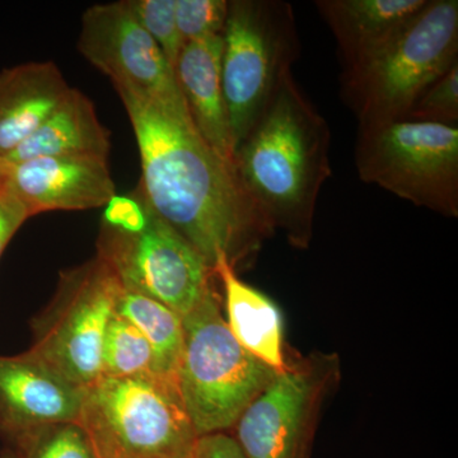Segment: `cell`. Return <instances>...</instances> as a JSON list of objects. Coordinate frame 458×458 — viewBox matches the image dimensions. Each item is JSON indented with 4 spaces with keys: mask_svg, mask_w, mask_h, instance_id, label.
<instances>
[{
    "mask_svg": "<svg viewBox=\"0 0 458 458\" xmlns=\"http://www.w3.org/2000/svg\"><path fill=\"white\" fill-rule=\"evenodd\" d=\"M123 285L104 259L62 274L54 300L33 321L30 349L75 385L101 377L102 348Z\"/></svg>",
    "mask_w": 458,
    "mask_h": 458,
    "instance_id": "9",
    "label": "cell"
},
{
    "mask_svg": "<svg viewBox=\"0 0 458 458\" xmlns=\"http://www.w3.org/2000/svg\"><path fill=\"white\" fill-rule=\"evenodd\" d=\"M195 458H245L233 437L214 433L198 439Z\"/></svg>",
    "mask_w": 458,
    "mask_h": 458,
    "instance_id": "26",
    "label": "cell"
},
{
    "mask_svg": "<svg viewBox=\"0 0 458 458\" xmlns=\"http://www.w3.org/2000/svg\"><path fill=\"white\" fill-rule=\"evenodd\" d=\"M227 0H176V20L183 41L223 35L228 16Z\"/></svg>",
    "mask_w": 458,
    "mask_h": 458,
    "instance_id": "24",
    "label": "cell"
},
{
    "mask_svg": "<svg viewBox=\"0 0 458 458\" xmlns=\"http://www.w3.org/2000/svg\"><path fill=\"white\" fill-rule=\"evenodd\" d=\"M101 377L158 378L149 343L131 321L117 315L116 312L108 322L105 335Z\"/></svg>",
    "mask_w": 458,
    "mask_h": 458,
    "instance_id": "20",
    "label": "cell"
},
{
    "mask_svg": "<svg viewBox=\"0 0 458 458\" xmlns=\"http://www.w3.org/2000/svg\"><path fill=\"white\" fill-rule=\"evenodd\" d=\"M108 152L110 132L99 122L95 105L80 89H71L47 122L3 159L12 165L38 157L107 158Z\"/></svg>",
    "mask_w": 458,
    "mask_h": 458,
    "instance_id": "18",
    "label": "cell"
},
{
    "mask_svg": "<svg viewBox=\"0 0 458 458\" xmlns=\"http://www.w3.org/2000/svg\"><path fill=\"white\" fill-rule=\"evenodd\" d=\"M222 53V35L186 42L174 65V75L195 131L216 155L234 165L223 93Z\"/></svg>",
    "mask_w": 458,
    "mask_h": 458,
    "instance_id": "15",
    "label": "cell"
},
{
    "mask_svg": "<svg viewBox=\"0 0 458 458\" xmlns=\"http://www.w3.org/2000/svg\"><path fill=\"white\" fill-rule=\"evenodd\" d=\"M458 63V2L429 0L375 60L342 78L360 129L403 122L419 96Z\"/></svg>",
    "mask_w": 458,
    "mask_h": 458,
    "instance_id": "4",
    "label": "cell"
},
{
    "mask_svg": "<svg viewBox=\"0 0 458 458\" xmlns=\"http://www.w3.org/2000/svg\"><path fill=\"white\" fill-rule=\"evenodd\" d=\"M327 120L288 74L234 152V168L271 233L309 249L316 205L333 174Z\"/></svg>",
    "mask_w": 458,
    "mask_h": 458,
    "instance_id": "2",
    "label": "cell"
},
{
    "mask_svg": "<svg viewBox=\"0 0 458 458\" xmlns=\"http://www.w3.org/2000/svg\"><path fill=\"white\" fill-rule=\"evenodd\" d=\"M340 381L335 352L288 361L232 428L243 457L312 458L322 412Z\"/></svg>",
    "mask_w": 458,
    "mask_h": 458,
    "instance_id": "8",
    "label": "cell"
},
{
    "mask_svg": "<svg viewBox=\"0 0 458 458\" xmlns=\"http://www.w3.org/2000/svg\"><path fill=\"white\" fill-rule=\"evenodd\" d=\"M72 87L54 63L0 72V157L4 158L47 122Z\"/></svg>",
    "mask_w": 458,
    "mask_h": 458,
    "instance_id": "16",
    "label": "cell"
},
{
    "mask_svg": "<svg viewBox=\"0 0 458 458\" xmlns=\"http://www.w3.org/2000/svg\"><path fill=\"white\" fill-rule=\"evenodd\" d=\"M78 50L110 78L114 89H131L190 119L174 68L134 16L128 0L87 9Z\"/></svg>",
    "mask_w": 458,
    "mask_h": 458,
    "instance_id": "11",
    "label": "cell"
},
{
    "mask_svg": "<svg viewBox=\"0 0 458 458\" xmlns=\"http://www.w3.org/2000/svg\"><path fill=\"white\" fill-rule=\"evenodd\" d=\"M78 423L96 458H195L198 434L176 386L162 379L99 377Z\"/></svg>",
    "mask_w": 458,
    "mask_h": 458,
    "instance_id": "5",
    "label": "cell"
},
{
    "mask_svg": "<svg viewBox=\"0 0 458 458\" xmlns=\"http://www.w3.org/2000/svg\"><path fill=\"white\" fill-rule=\"evenodd\" d=\"M7 162L0 157V189L4 188L5 177H7Z\"/></svg>",
    "mask_w": 458,
    "mask_h": 458,
    "instance_id": "27",
    "label": "cell"
},
{
    "mask_svg": "<svg viewBox=\"0 0 458 458\" xmlns=\"http://www.w3.org/2000/svg\"><path fill=\"white\" fill-rule=\"evenodd\" d=\"M129 7L174 71L185 41L176 20V0H128Z\"/></svg>",
    "mask_w": 458,
    "mask_h": 458,
    "instance_id": "22",
    "label": "cell"
},
{
    "mask_svg": "<svg viewBox=\"0 0 458 458\" xmlns=\"http://www.w3.org/2000/svg\"><path fill=\"white\" fill-rule=\"evenodd\" d=\"M222 83L234 152L300 57L292 4L231 0L223 31Z\"/></svg>",
    "mask_w": 458,
    "mask_h": 458,
    "instance_id": "6",
    "label": "cell"
},
{
    "mask_svg": "<svg viewBox=\"0 0 458 458\" xmlns=\"http://www.w3.org/2000/svg\"><path fill=\"white\" fill-rule=\"evenodd\" d=\"M140 148L147 203L214 267L225 255L237 270L271 231L246 194L234 165L208 146L191 120L140 93L114 87Z\"/></svg>",
    "mask_w": 458,
    "mask_h": 458,
    "instance_id": "1",
    "label": "cell"
},
{
    "mask_svg": "<svg viewBox=\"0 0 458 458\" xmlns=\"http://www.w3.org/2000/svg\"><path fill=\"white\" fill-rule=\"evenodd\" d=\"M116 313L131 321L149 343L157 377L176 386L185 342L182 318L165 304L123 288Z\"/></svg>",
    "mask_w": 458,
    "mask_h": 458,
    "instance_id": "19",
    "label": "cell"
},
{
    "mask_svg": "<svg viewBox=\"0 0 458 458\" xmlns=\"http://www.w3.org/2000/svg\"><path fill=\"white\" fill-rule=\"evenodd\" d=\"M86 387L75 385L31 351L0 357V426L21 434L78 423Z\"/></svg>",
    "mask_w": 458,
    "mask_h": 458,
    "instance_id": "13",
    "label": "cell"
},
{
    "mask_svg": "<svg viewBox=\"0 0 458 458\" xmlns=\"http://www.w3.org/2000/svg\"><path fill=\"white\" fill-rule=\"evenodd\" d=\"M29 218L25 207L7 189H0V258L18 229Z\"/></svg>",
    "mask_w": 458,
    "mask_h": 458,
    "instance_id": "25",
    "label": "cell"
},
{
    "mask_svg": "<svg viewBox=\"0 0 458 458\" xmlns=\"http://www.w3.org/2000/svg\"><path fill=\"white\" fill-rule=\"evenodd\" d=\"M405 120L457 128L458 63L424 89Z\"/></svg>",
    "mask_w": 458,
    "mask_h": 458,
    "instance_id": "23",
    "label": "cell"
},
{
    "mask_svg": "<svg viewBox=\"0 0 458 458\" xmlns=\"http://www.w3.org/2000/svg\"><path fill=\"white\" fill-rule=\"evenodd\" d=\"M7 165L4 188L30 216L51 210L95 209L116 195L104 157H38Z\"/></svg>",
    "mask_w": 458,
    "mask_h": 458,
    "instance_id": "12",
    "label": "cell"
},
{
    "mask_svg": "<svg viewBox=\"0 0 458 458\" xmlns=\"http://www.w3.org/2000/svg\"><path fill=\"white\" fill-rule=\"evenodd\" d=\"M177 391L199 438L232 429L279 372L232 336L218 294L210 288L183 316Z\"/></svg>",
    "mask_w": 458,
    "mask_h": 458,
    "instance_id": "3",
    "label": "cell"
},
{
    "mask_svg": "<svg viewBox=\"0 0 458 458\" xmlns=\"http://www.w3.org/2000/svg\"><path fill=\"white\" fill-rule=\"evenodd\" d=\"M147 205L146 222L135 231L102 225L98 255L125 291L152 298L183 318L216 276L197 250Z\"/></svg>",
    "mask_w": 458,
    "mask_h": 458,
    "instance_id": "10",
    "label": "cell"
},
{
    "mask_svg": "<svg viewBox=\"0 0 458 458\" xmlns=\"http://www.w3.org/2000/svg\"><path fill=\"white\" fill-rule=\"evenodd\" d=\"M225 292L227 327L236 342L270 369H285L284 319L276 303L238 276L227 256L213 267Z\"/></svg>",
    "mask_w": 458,
    "mask_h": 458,
    "instance_id": "17",
    "label": "cell"
},
{
    "mask_svg": "<svg viewBox=\"0 0 458 458\" xmlns=\"http://www.w3.org/2000/svg\"><path fill=\"white\" fill-rule=\"evenodd\" d=\"M21 458H96L80 423L38 428L17 437Z\"/></svg>",
    "mask_w": 458,
    "mask_h": 458,
    "instance_id": "21",
    "label": "cell"
},
{
    "mask_svg": "<svg viewBox=\"0 0 458 458\" xmlns=\"http://www.w3.org/2000/svg\"><path fill=\"white\" fill-rule=\"evenodd\" d=\"M429 0H318L319 16L334 33L342 78L369 65L405 31Z\"/></svg>",
    "mask_w": 458,
    "mask_h": 458,
    "instance_id": "14",
    "label": "cell"
},
{
    "mask_svg": "<svg viewBox=\"0 0 458 458\" xmlns=\"http://www.w3.org/2000/svg\"><path fill=\"white\" fill-rule=\"evenodd\" d=\"M360 179L441 216H458V129L396 122L358 129Z\"/></svg>",
    "mask_w": 458,
    "mask_h": 458,
    "instance_id": "7",
    "label": "cell"
}]
</instances>
